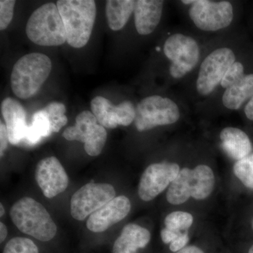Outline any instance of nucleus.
<instances>
[{
	"mask_svg": "<svg viewBox=\"0 0 253 253\" xmlns=\"http://www.w3.org/2000/svg\"><path fill=\"white\" fill-rule=\"evenodd\" d=\"M62 18L66 41L72 47L87 44L96 19V6L93 0H59L56 2Z\"/></svg>",
	"mask_w": 253,
	"mask_h": 253,
	"instance_id": "obj_1",
	"label": "nucleus"
},
{
	"mask_svg": "<svg viewBox=\"0 0 253 253\" xmlns=\"http://www.w3.org/2000/svg\"><path fill=\"white\" fill-rule=\"evenodd\" d=\"M52 68L51 59L41 53H31L18 60L11 75V86L19 99L36 95L49 78Z\"/></svg>",
	"mask_w": 253,
	"mask_h": 253,
	"instance_id": "obj_2",
	"label": "nucleus"
},
{
	"mask_svg": "<svg viewBox=\"0 0 253 253\" xmlns=\"http://www.w3.org/2000/svg\"><path fill=\"white\" fill-rule=\"evenodd\" d=\"M10 217L21 232L41 241H49L56 235L57 227L42 205L25 197L15 203Z\"/></svg>",
	"mask_w": 253,
	"mask_h": 253,
	"instance_id": "obj_3",
	"label": "nucleus"
},
{
	"mask_svg": "<svg viewBox=\"0 0 253 253\" xmlns=\"http://www.w3.org/2000/svg\"><path fill=\"white\" fill-rule=\"evenodd\" d=\"M214 182V173L208 166L200 165L193 169L185 168L171 183L166 198L172 205L184 204L191 197L205 199L212 194Z\"/></svg>",
	"mask_w": 253,
	"mask_h": 253,
	"instance_id": "obj_4",
	"label": "nucleus"
},
{
	"mask_svg": "<svg viewBox=\"0 0 253 253\" xmlns=\"http://www.w3.org/2000/svg\"><path fill=\"white\" fill-rule=\"evenodd\" d=\"M26 33L30 41L40 46H60L67 42L66 30L57 5L46 3L31 14Z\"/></svg>",
	"mask_w": 253,
	"mask_h": 253,
	"instance_id": "obj_5",
	"label": "nucleus"
},
{
	"mask_svg": "<svg viewBox=\"0 0 253 253\" xmlns=\"http://www.w3.org/2000/svg\"><path fill=\"white\" fill-rule=\"evenodd\" d=\"M179 118V108L174 101L162 96H151L138 104L134 123L137 130L143 131L173 124Z\"/></svg>",
	"mask_w": 253,
	"mask_h": 253,
	"instance_id": "obj_6",
	"label": "nucleus"
},
{
	"mask_svg": "<svg viewBox=\"0 0 253 253\" xmlns=\"http://www.w3.org/2000/svg\"><path fill=\"white\" fill-rule=\"evenodd\" d=\"M63 136L68 141H81L84 144L86 154L90 156H99L107 140L106 128L98 124L92 112L84 111L78 115L76 125L68 126Z\"/></svg>",
	"mask_w": 253,
	"mask_h": 253,
	"instance_id": "obj_7",
	"label": "nucleus"
},
{
	"mask_svg": "<svg viewBox=\"0 0 253 253\" xmlns=\"http://www.w3.org/2000/svg\"><path fill=\"white\" fill-rule=\"evenodd\" d=\"M164 53L172 61L169 73L173 78L179 79L192 71L200 58L197 42L189 36L174 34L169 37L164 44Z\"/></svg>",
	"mask_w": 253,
	"mask_h": 253,
	"instance_id": "obj_8",
	"label": "nucleus"
},
{
	"mask_svg": "<svg viewBox=\"0 0 253 253\" xmlns=\"http://www.w3.org/2000/svg\"><path fill=\"white\" fill-rule=\"evenodd\" d=\"M114 198L116 191L111 184L94 182L86 184L71 198V215L76 220H84Z\"/></svg>",
	"mask_w": 253,
	"mask_h": 253,
	"instance_id": "obj_9",
	"label": "nucleus"
},
{
	"mask_svg": "<svg viewBox=\"0 0 253 253\" xmlns=\"http://www.w3.org/2000/svg\"><path fill=\"white\" fill-rule=\"evenodd\" d=\"M189 16L196 27L205 31H216L228 27L234 18L233 6L226 1L195 0Z\"/></svg>",
	"mask_w": 253,
	"mask_h": 253,
	"instance_id": "obj_10",
	"label": "nucleus"
},
{
	"mask_svg": "<svg viewBox=\"0 0 253 253\" xmlns=\"http://www.w3.org/2000/svg\"><path fill=\"white\" fill-rule=\"evenodd\" d=\"M235 59V54L229 48H219L208 55L200 68L196 83L198 92L202 96L211 94L220 84Z\"/></svg>",
	"mask_w": 253,
	"mask_h": 253,
	"instance_id": "obj_11",
	"label": "nucleus"
},
{
	"mask_svg": "<svg viewBox=\"0 0 253 253\" xmlns=\"http://www.w3.org/2000/svg\"><path fill=\"white\" fill-rule=\"evenodd\" d=\"M180 172L176 163H161L150 165L141 175L138 194L142 201H152L175 179Z\"/></svg>",
	"mask_w": 253,
	"mask_h": 253,
	"instance_id": "obj_12",
	"label": "nucleus"
},
{
	"mask_svg": "<svg viewBox=\"0 0 253 253\" xmlns=\"http://www.w3.org/2000/svg\"><path fill=\"white\" fill-rule=\"evenodd\" d=\"M91 109L99 124L108 129L129 126L135 119L136 109L129 101L115 106L109 99L98 96L91 100Z\"/></svg>",
	"mask_w": 253,
	"mask_h": 253,
	"instance_id": "obj_13",
	"label": "nucleus"
},
{
	"mask_svg": "<svg viewBox=\"0 0 253 253\" xmlns=\"http://www.w3.org/2000/svg\"><path fill=\"white\" fill-rule=\"evenodd\" d=\"M36 179L43 194L51 199L66 191L69 183L67 173L59 160L54 156L44 158L38 163Z\"/></svg>",
	"mask_w": 253,
	"mask_h": 253,
	"instance_id": "obj_14",
	"label": "nucleus"
},
{
	"mask_svg": "<svg viewBox=\"0 0 253 253\" xmlns=\"http://www.w3.org/2000/svg\"><path fill=\"white\" fill-rule=\"evenodd\" d=\"M130 210L129 199L118 196L92 213L86 221V227L92 232H103L125 219Z\"/></svg>",
	"mask_w": 253,
	"mask_h": 253,
	"instance_id": "obj_15",
	"label": "nucleus"
},
{
	"mask_svg": "<svg viewBox=\"0 0 253 253\" xmlns=\"http://www.w3.org/2000/svg\"><path fill=\"white\" fill-rule=\"evenodd\" d=\"M1 112L7 129L10 144L16 145L25 140L27 132L26 112L17 100L6 98L1 104Z\"/></svg>",
	"mask_w": 253,
	"mask_h": 253,
	"instance_id": "obj_16",
	"label": "nucleus"
},
{
	"mask_svg": "<svg viewBox=\"0 0 253 253\" xmlns=\"http://www.w3.org/2000/svg\"><path fill=\"white\" fill-rule=\"evenodd\" d=\"M163 1L138 0L134 6V23L138 33L142 36L155 31L162 16Z\"/></svg>",
	"mask_w": 253,
	"mask_h": 253,
	"instance_id": "obj_17",
	"label": "nucleus"
},
{
	"mask_svg": "<svg viewBox=\"0 0 253 253\" xmlns=\"http://www.w3.org/2000/svg\"><path fill=\"white\" fill-rule=\"evenodd\" d=\"M151 234L147 229L135 224L123 228L119 237L115 241L113 253H136L149 244Z\"/></svg>",
	"mask_w": 253,
	"mask_h": 253,
	"instance_id": "obj_18",
	"label": "nucleus"
},
{
	"mask_svg": "<svg viewBox=\"0 0 253 253\" xmlns=\"http://www.w3.org/2000/svg\"><path fill=\"white\" fill-rule=\"evenodd\" d=\"M222 149L231 158L240 161L253 151L252 143L244 131L236 127H226L221 131Z\"/></svg>",
	"mask_w": 253,
	"mask_h": 253,
	"instance_id": "obj_19",
	"label": "nucleus"
},
{
	"mask_svg": "<svg viewBox=\"0 0 253 253\" xmlns=\"http://www.w3.org/2000/svg\"><path fill=\"white\" fill-rule=\"evenodd\" d=\"M253 96V74L246 75L240 81L226 89L222 102L226 108L238 110L245 101Z\"/></svg>",
	"mask_w": 253,
	"mask_h": 253,
	"instance_id": "obj_20",
	"label": "nucleus"
},
{
	"mask_svg": "<svg viewBox=\"0 0 253 253\" xmlns=\"http://www.w3.org/2000/svg\"><path fill=\"white\" fill-rule=\"evenodd\" d=\"M134 0H108L106 1V16L109 28L114 31L123 29L134 11Z\"/></svg>",
	"mask_w": 253,
	"mask_h": 253,
	"instance_id": "obj_21",
	"label": "nucleus"
},
{
	"mask_svg": "<svg viewBox=\"0 0 253 253\" xmlns=\"http://www.w3.org/2000/svg\"><path fill=\"white\" fill-rule=\"evenodd\" d=\"M52 132L49 118L42 109L33 115L31 124L28 126L25 141L29 145L37 144Z\"/></svg>",
	"mask_w": 253,
	"mask_h": 253,
	"instance_id": "obj_22",
	"label": "nucleus"
},
{
	"mask_svg": "<svg viewBox=\"0 0 253 253\" xmlns=\"http://www.w3.org/2000/svg\"><path fill=\"white\" fill-rule=\"evenodd\" d=\"M42 110L49 118L53 132H59L61 128L67 124L68 118L65 114L66 106L62 103L56 101L50 103Z\"/></svg>",
	"mask_w": 253,
	"mask_h": 253,
	"instance_id": "obj_23",
	"label": "nucleus"
},
{
	"mask_svg": "<svg viewBox=\"0 0 253 253\" xmlns=\"http://www.w3.org/2000/svg\"><path fill=\"white\" fill-rule=\"evenodd\" d=\"M234 172L244 186L253 189V153L236 161L234 166Z\"/></svg>",
	"mask_w": 253,
	"mask_h": 253,
	"instance_id": "obj_24",
	"label": "nucleus"
},
{
	"mask_svg": "<svg viewBox=\"0 0 253 253\" xmlns=\"http://www.w3.org/2000/svg\"><path fill=\"white\" fill-rule=\"evenodd\" d=\"M194 217L189 212L176 211L168 214L165 219L166 228L169 230H186L192 225Z\"/></svg>",
	"mask_w": 253,
	"mask_h": 253,
	"instance_id": "obj_25",
	"label": "nucleus"
},
{
	"mask_svg": "<svg viewBox=\"0 0 253 253\" xmlns=\"http://www.w3.org/2000/svg\"><path fill=\"white\" fill-rule=\"evenodd\" d=\"M3 253H39L33 241L27 238L16 237L10 240Z\"/></svg>",
	"mask_w": 253,
	"mask_h": 253,
	"instance_id": "obj_26",
	"label": "nucleus"
},
{
	"mask_svg": "<svg viewBox=\"0 0 253 253\" xmlns=\"http://www.w3.org/2000/svg\"><path fill=\"white\" fill-rule=\"evenodd\" d=\"M244 76V68L242 63L235 62L226 71L220 84L223 87L227 89L229 86H232L233 84L237 83Z\"/></svg>",
	"mask_w": 253,
	"mask_h": 253,
	"instance_id": "obj_27",
	"label": "nucleus"
},
{
	"mask_svg": "<svg viewBox=\"0 0 253 253\" xmlns=\"http://www.w3.org/2000/svg\"><path fill=\"white\" fill-rule=\"evenodd\" d=\"M14 0H1L0 1V30L4 31L9 26L14 16Z\"/></svg>",
	"mask_w": 253,
	"mask_h": 253,
	"instance_id": "obj_28",
	"label": "nucleus"
},
{
	"mask_svg": "<svg viewBox=\"0 0 253 253\" xmlns=\"http://www.w3.org/2000/svg\"><path fill=\"white\" fill-rule=\"evenodd\" d=\"M189 238L187 233H182L177 239L171 243L169 245V249L172 252H178L186 247V245L189 242Z\"/></svg>",
	"mask_w": 253,
	"mask_h": 253,
	"instance_id": "obj_29",
	"label": "nucleus"
},
{
	"mask_svg": "<svg viewBox=\"0 0 253 253\" xmlns=\"http://www.w3.org/2000/svg\"><path fill=\"white\" fill-rule=\"evenodd\" d=\"M9 142L7 129L4 123H0V156L3 157Z\"/></svg>",
	"mask_w": 253,
	"mask_h": 253,
	"instance_id": "obj_30",
	"label": "nucleus"
},
{
	"mask_svg": "<svg viewBox=\"0 0 253 253\" xmlns=\"http://www.w3.org/2000/svg\"><path fill=\"white\" fill-rule=\"evenodd\" d=\"M181 234H182L181 231L169 230L167 228H165L161 231V239H162L165 244H171L172 241L177 239Z\"/></svg>",
	"mask_w": 253,
	"mask_h": 253,
	"instance_id": "obj_31",
	"label": "nucleus"
},
{
	"mask_svg": "<svg viewBox=\"0 0 253 253\" xmlns=\"http://www.w3.org/2000/svg\"><path fill=\"white\" fill-rule=\"evenodd\" d=\"M175 253H204V252L196 246H186V247Z\"/></svg>",
	"mask_w": 253,
	"mask_h": 253,
	"instance_id": "obj_32",
	"label": "nucleus"
},
{
	"mask_svg": "<svg viewBox=\"0 0 253 253\" xmlns=\"http://www.w3.org/2000/svg\"><path fill=\"white\" fill-rule=\"evenodd\" d=\"M245 113L246 116L251 121H253V96L252 99L250 100L248 104L246 105V108H245Z\"/></svg>",
	"mask_w": 253,
	"mask_h": 253,
	"instance_id": "obj_33",
	"label": "nucleus"
},
{
	"mask_svg": "<svg viewBox=\"0 0 253 253\" xmlns=\"http://www.w3.org/2000/svg\"><path fill=\"white\" fill-rule=\"evenodd\" d=\"M0 241L2 243L7 236V228L3 222L0 223Z\"/></svg>",
	"mask_w": 253,
	"mask_h": 253,
	"instance_id": "obj_34",
	"label": "nucleus"
},
{
	"mask_svg": "<svg viewBox=\"0 0 253 253\" xmlns=\"http://www.w3.org/2000/svg\"><path fill=\"white\" fill-rule=\"evenodd\" d=\"M0 208H1V212H0V214H1V217H2V216L4 215L5 212L4 206H3L2 204L0 205Z\"/></svg>",
	"mask_w": 253,
	"mask_h": 253,
	"instance_id": "obj_35",
	"label": "nucleus"
},
{
	"mask_svg": "<svg viewBox=\"0 0 253 253\" xmlns=\"http://www.w3.org/2000/svg\"><path fill=\"white\" fill-rule=\"evenodd\" d=\"M249 253H253V245L251 246V249H250Z\"/></svg>",
	"mask_w": 253,
	"mask_h": 253,
	"instance_id": "obj_36",
	"label": "nucleus"
},
{
	"mask_svg": "<svg viewBox=\"0 0 253 253\" xmlns=\"http://www.w3.org/2000/svg\"><path fill=\"white\" fill-rule=\"evenodd\" d=\"M252 226H253V222H252Z\"/></svg>",
	"mask_w": 253,
	"mask_h": 253,
	"instance_id": "obj_37",
	"label": "nucleus"
}]
</instances>
